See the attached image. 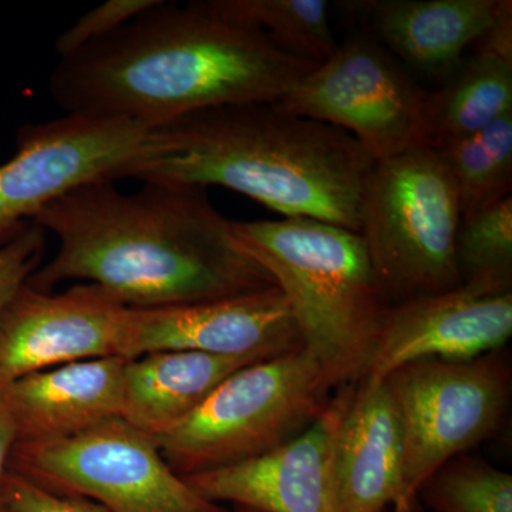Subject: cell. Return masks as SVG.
I'll list each match as a JSON object with an SVG mask.
<instances>
[{
    "label": "cell",
    "mask_w": 512,
    "mask_h": 512,
    "mask_svg": "<svg viewBox=\"0 0 512 512\" xmlns=\"http://www.w3.org/2000/svg\"><path fill=\"white\" fill-rule=\"evenodd\" d=\"M8 470L111 512H232L198 494L153 437L121 417L64 439L15 443Z\"/></svg>",
    "instance_id": "8"
},
{
    "label": "cell",
    "mask_w": 512,
    "mask_h": 512,
    "mask_svg": "<svg viewBox=\"0 0 512 512\" xmlns=\"http://www.w3.org/2000/svg\"><path fill=\"white\" fill-rule=\"evenodd\" d=\"M0 512H10V511L6 510V508H3L2 505H0Z\"/></svg>",
    "instance_id": "29"
},
{
    "label": "cell",
    "mask_w": 512,
    "mask_h": 512,
    "mask_svg": "<svg viewBox=\"0 0 512 512\" xmlns=\"http://www.w3.org/2000/svg\"><path fill=\"white\" fill-rule=\"evenodd\" d=\"M123 357H100L20 377L0 392L16 443L74 436L123 416Z\"/></svg>",
    "instance_id": "15"
},
{
    "label": "cell",
    "mask_w": 512,
    "mask_h": 512,
    "mask_svg": "<svg viewBox=\"0 0 512 512\" xmlns=\"http://www.w3.org/2000/svg\"><path fill=\"white\" fill-rule=\"evenodd\" d=\"M133 325L130 359L163 350L272 359L303 348L278 286L190 305L133 309Z\"/></svg>",
    "instance_id": "14"
},
{
    "label": "cell",
    "mask_w": 512,
    "mask_h": 512,
    "mask_svg": "<svg viewBox=\"0 0 512 512\" xmlns=\"http://www.w3.org/2000/svg\"><path fill=\"white\" fill-rule=\"evenodd\" d=\"M376 161L339 128L276 103L195 111L148 128L116 180L228 188L286 218L360 231V205Z\"/></svg>",
    "instance_id": "3"
},
{
    "label": "cell",
    "mask_w": 512,
    "mask_h": 512,
    "mask_svg": "<svg viewBox=\"0 0 512 512\" xmlns=\"http://www.w3.org/2000/svg\"><path fill=\"white\" fill-rule=\"evenodd\" d=\"M147 130L136 121L80 114L20 128L15 156L0 165V248L67 192L116 180Z\"/></svg>",
    "instance_id": "10"
},
{
    "label": "cell",
    "mask_w": 512,
    "mask_h": 512,
    "mask_svg": "<svg viewBox=\"0 0 512 512\" xmlns=\"http://www.w3.org/2000/svg\"><path fill=\"white\" fill-rule=\"evenodd\" d=\"M511 335L512 291L461 285L387 309L365 377L382 380L416 360L468 362L505 348Z\"/></svg>",
    "instance_id": "13"
},
{
    "label": "cell",
    "mask_w": 512,
    "mask_h": 512,
    "mask_svg": "<svg viewBox=\"0 0 512 512\" xmlns=\"http://www.w3.org/2000/svg\"><path fill=\"white\" fill-rule=\"evenodd\" d=\"M460 201L433 147L376 161L360 205V231L389 308L461 286L456 262Z\"/></svg>",
    "instance_id": "5"
},
{
    "label": "cell",
    "mask_w": 512,
    "mask_h": 512,
    "mask_svg": "<svg viewBox=\"0 0 512 512\" xmlns=\"http://www.w3.org/2000/svg\"><path fill=\"white\" fill-rule=\"evenodd\" d=\"M156 2L157 0H109L101 3L57 37L56 55L59 59L74 55L90 43L116 32Z\"/></svg>",
    "instance_id": "24"
},
{
    "label": "cell",
    "mask_w": 512,
    "mask_h": 512,
    "mask_svg": "<svg viewBox=\"0 0 512 512\" xmlns=\"http://www.w3.org/2000/svg\"><path fill=\"white\" fill-rule=\"evenodd\" d=\"M456 262L461 284L512 291V195L461 218Z\"/></svg>",
    "instance_id": "22"
},
{
    "label": "cell",
    "mask_w": 512,
    "mask_h": 512,
    "mask_svg": "<svg viewBox=\"0 0 512 512\" xmlns=\"http://www.w3.org/2000/svg\"><path fill=\"white\" fill-rule=\"evenodd\" d=\"M339 512L404 511L403 437L384 380L355 383L335 444Z\"/></svg>",
    "instance_id": "16"
},
{
    "label": "cell",
    "mask_w": 512,
    "mask_h": 512,
    "mask_svg": "<svg viewBox=\"0 0 512 512\" xmlns=\"http://www.w3.org/2000/svg\"><path fill=\"white\" fill-rule=\"evenodd\" d=\"M275 103L345 131L375 161L430 147L433 92L414 82L369 36L340 43Z\"/></svg>",
    "instance_id": "9"
},
{
    "label": "cell",
    "mask_w": 512,
    "mask_h": 512,
    "mask_svg": "<svg viewBox=\"0 0 512 512\" xmlns=\"http://www.w3.org/2000/svg\"><path fill=\"white\" fill-rule=\"evenodd\" d=\"M232 231L284 293L303 349L330 386L365 377L389 306L362 235L309 218L232 221Z\"/></svg>",
    "instance_id": "4"
},
{
    "label": "cell",
    "mask_w": 512,
    "mask_h": 512,
    "mask_svg": "<svg viewBox=\"0 0 512 512\" xmlns=\"http://www.w3.org/2000/svg\"><path fill=\"white\" fill-rule=\"evenodd\" d=\"M410 512H414V511H410Z\"/></svg>",
    "instance_id": "30"
},
{
    "label": "cell",
    "mask_w": 512,
    "mask_h": 512,
    "mask_svg": "<svg viewBox=\"0 0 512 512\" xmlns=\"http://www.w3.org/2000/svg\"><path fill=\"white\" fill-rule=\"evenodd\" d=\"M133 332V309L100 286L55 293L23 285L0 312V392L50 367L100 357L128 360Z\"/></svg>",
    "instance_id": "11"
},
{
    "label": "cell",
    "mask_w": 512,
    "mask_h": 512,
    "mask_svg": "<svg viewBox=\"0 0 512 512\" xmlns=\"http://www.w3.org/2000/svg\"><path fill=\"white\" fill-rule=\"evenodd\" d=\"M335 389L303 348L242 367L185 419L153 437L181 477L262 456L322 416Z\"/></svg>",
    "instance_id": "6"
},
{
    "label": "cell",
    "mask_w": 512,
    "mask_h": 512,
    "mask_svg": "<svg viewBox=\"0 0 512 512\" xmlns=\"http://www.w3.org/2000/svg\"><path fill=\"white\" fill-rule=\"evenodd\" d=\"M315 66L221 15L210 0H157L116 32L59 59L49 89L66 114L151 128L212 107L275 103Z\"/></svg>",
    "instance_id": "2"
},
{
    "label": "cell",
    "mask_w": 512,
    "mask_h": 512,
    "mask_svg": "<svg viewBox=\"0 0 512 512\" xmlns=\"http://www.w3.org/2000/svg\"><path fill=\"white\" fill-rule=\"evenodd\" d=\"M2 507L10 512H111L90 498L55 493L10 470L3 477Z\"/></svg>",
    "instance_id": "25"
},
{
    "label": "cell",
    "mask_w": 512,
    "mask_h": 512,
    "mask_svg": "<svg viewBox=\"0 0 512 512\" xmlns=\"http://www.w3.org/2000/svg\"><path fill=\"white\" fill-rule=\"evenodd\" d=\"M355 383L336 389L322 416L284 446L184 480L212 503L259 512H339L335 444Z\"/></svg>",
    "instance_id": "12"
},
{
    "label": "cell",
    "mask_w": 512,
    "mask_h": 512,
    "mask_svg": "<svg viewBox=\"0 0 512 512\" xmlns=\"http://www.w3.org/2000/svg\"><path fill=\"white\" fill-rule=\"evenodd\" d=\"M116 181L80 185L32 222L59 239L52 261L26 284L53 292L66 281L100 286L131 309L215 301L276 286L241 248L207 188Z\"/></svg>",
    "instance_id": "1"
},
{
    "label": "cell",
    "mask_w": 512,
    "mask_h": 512,
    "mask_svg": "<svg viewBox=\"0 0 512 512\" xmlns=\"http://www.w3.org/2000/svg\"><path fill=\"white\" fill-rule=\"evenodd\" d=\"M417 497L437 512H512V476L463 453L437 468Z\"/></svg>",
    "instance_id": "23"
},
{
    "label": "cell",
    "mask_w": 512,
    "mask_h": 512,
    "mask_svg": "<svg viewBox=\"0 0 512 512\" xmlns=\"http://www.w3.org/2000/svg\"><path fill=\"white\" fill-rule=\"evenodd\" d=\"M232 512H259V511L249 510V508L237 507V510L232 511Z\"/></svg>",
    "instance_id": "28"
},
{
    "label": "cell",
    "mask_w": 512,
    "mask_h": 512,
    "mask_svg": "<svg viewBox=\"0 0 512 512\" xmlns=\"http://www.w3.org/2000/svg\"><path fill=\"white\" fill-rule=\"evenodd\" d=\"M434 150L456 185L461 218L511 195L512 113Z\"/></svg>",
    "instance_id": "21"
},
{
    "label": "cell",
    "mask_w": 512,
    "mask_h": 512,
    "mask_svg": "<svg viewBox=\"0 0 512 512\" xmlns=\"http://www.w3.org/2000/svg\"><path fill=\"white\" fill-rule=\"evenodd\" d=\"M16 443V431L13 427L2 400H0V505H2V484L6 470H8V461L10 451Z\"/></svg>",
    "instance_id": "27"
},
{
    "label": "cell",
    "mask_w": 512,
    "mask_h": 512,
    "mask_svg": "<svg viewBox=\"0 0 512 512\" xmlns=\"http://www.w3.org/2000/svg\"><path fill=\"white\" fill-rule=\"evenodd\" d=\"M403 437L404 511L421 485L450 458L493 436L510 409L511 353L468 360H416L384 377Z\"/></svg>",
    "instance_id": "7"
},
{
    "label": "cell",
    "mask_w": 512,
    "mask_h": 512,
    "mask_svg": "<svg viewBox=\"0 0 512 512\" xmlns=\"http://www.w3.org/2000/svg\"><path fill=\"white\" fill-rule=\"evenodd\" d=\"M47 232L35 222L0 248V312L42 265Z\"/></svg>",
    "instance_id": "26"
},
{
    "label": "cell",
    "mask_w": 512,
    "mask_h": 512,
    "mask_svg": "<svg viewBox=\"0 0 512 512\" xmlns=\"http://www.w3.org/2000/svg\"><path fill=\"white\" fill-rule=\"evenodd\" d=\"M503 0H370L356 2L392 55L446 83L464 52L493 26Z\"/></svg>",
    "instance_id": "17"
},
{
    "label": "cell",
    "mask_w": 512,
    "mask_h": 512,
    "mask_svg": "<svg viewBox=\"0 0 512 512\" xmlns=\"http://www.w3.org/2000/svg\"><path fill=\"white\" fill-rule=\"evenodd\" d=\"M512 113V60L477 49L433 92L430 147L476 134Z\"/></svg>",
    "instance_id": "19"
},
{
    "label": "cell",
    "mask_w": 512,
    "mask_h": 512,
    "mask_svg": "<svg viewBox=\"0 0 512 512\" xmlns=\"http://www.w3.org/2000/svg\"><path fill=\"white\" fill-rule=\"evenodd\" d=\"M259 356H218L194 350H163L127 360L121 419L148 436L185 419L227 377L262 362Z\"/></svg>",
    "instance_id": "18"
},
{
    "label": "cell",
    "mask_w": 512,
    "mask_h": 512,
    "mask_svg": "<svg viewBox=\"0 0 512 512\" xmlns=\"http://www.w3.org/2000/svg\"><path fill=\"white\" fill-rule=\"evenodd\" d=\"M221 15L258 29L285 55L320 64L339 43L323 0H210Z\"/></svg>",
    "instance_id": "20"
}]
</instances>
